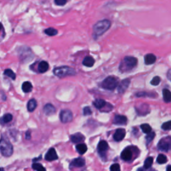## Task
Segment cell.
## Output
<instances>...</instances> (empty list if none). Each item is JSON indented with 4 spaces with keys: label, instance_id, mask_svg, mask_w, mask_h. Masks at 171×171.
Returning a JSON list of instances; mask_svg holds the SVG:
<instances>
[{
    "label": "cell",
    "instance_id": "1",
    "mask_svg": "<svg viewBox=\"0 0 171 171\" xmlns=\"http://www.w3.org/2000/svg\"><path fill=\"white\" fill-rule=\"evenodd\" d=\"M111 27V21L109 19H103L98 21L93 27V34L96 38L102 36Z\"/></svg>",
    "mask_w": 171,
    "mask_h": 171
},
{
    "label": "cell",
    "instance_id": "2",
    "mask_svg": "<svg viewBox=\"0 0 171 171\" xmlns=\"http://www.w3.org/2000/svg\"><path fill=\"white\" fill-rule=\"evenodd\" d=\"M138 60L136 58L133 56H126L122 60L120 65V71L122 72H125L136 67Z\"/></svg>",
    "mask_w": 171,
    "mask_h": 171
},
{
    "label": "cell",
    "instance_id": "3",
    "mask_svg": "<svg viewBox=\"0 0 171 171\" xmlns=\"http://www.w3.org/2000/svg\"><path fill=\"white\" fill-rule=\"evenodd\" d=\"M0 152L5 157L11 156L13 154V148L9 140L1 138L0 140Z\"/></svg>",
    "mask_w": 171,
    "mask_h": 171
},
{
    "label": "cell",
    "instance_id": "4",
    "mask_svg": "<svg viewBox=\"0 0 171 171\" xmlns=\"http://www.w3.org/2000/svg\"><path fill=\"white\" fill-rule=\"evenodd\" d=\"M54 74L58 78H64L70 76L76 75L75 70L69 66H61L56 68L54 70Z\"/></svg>",
    "mask_w": 171,
    "mask_h": 171
},
{
    "label": "cell",
    "instance_id": "5",
    "mask_svg": "<svg viewBox=\"0 0 171 171\" xmlns=\"http://www.w3.org/2000/svg\"><path fill=\"white\" fill-rule=\"evenodd\" d=\"M118 85V80L113 76H108L101 83V87L105 90H113Z\"/></svg>",
    "mask_w": 171,
    "mask_h": 171
},
{
    "label": "cell",
    "instance_id": "6",
    "mask_svg": "<svg viewBox=\"0 0 171 171\" xmlns=\"http://www.w3.org/2000/svg\"><path fill=\"white\" fill-rule=\"evenodd\" d=\"M170 137H168L160 140V141H159L157 147H158V149L159 150L163 151V152H168L169 150L170 149Z\"/></svg>",
    "mask_w": 171,
    "mask_h": 171
},
{
    "label": "cell",
    "instance_id": "7",
    "mask_svg": "<svg viewBox=\"0 0 171 171\" xmlns=\"http://www.w3.org/2000/svg\"><path fill=\"white\" fill-rule=\"evenodd\" d=\"M60 120L63 123H68L72 120L73 115L70 110H62L60 114Z\"/></svg>",
    "mask_w": 171,
    "mask_h": 171
},
{
    "label": "cell",
    "instance_id": "8",
    "mask_svg": "<svg viewBox=\"0 0 171 171\" xmlns=\"http://www.w3.org/2000/svg\"><path fill=\"white\" fill-rule=\"evenodd\" d=\"M126 136V131L122 128L116 130L114 135V140L116 142H120L124 139Z\"/></svg>",
    "mask_w": 171,
    "mask_h": 171
},
{
    "label": "cell",
    "instance_id": "9",
    "mask_svg": "<svg viewBox=\"0 0 171 171\" xmlns=\"http://www.w3.org/2000/svg\"><path fill=\"white\" fill-rule=\"evenodd\" d=\"M58 158V156L57 155V153H56V150L53 148H50L49 150L48 151V152L46 153L45 156V159L48 161H53L57 160Z\"/></svg>",
    "mask_w": 171,
    "mask_h": 171
},
{
    "label": "cell",
    "instance_id": "10",
    "mask_svg": "<svg viewBox=\"0 0 171 171\" xmlns=\"http://www.w3.org/2000/svg\"><path fill=\"white\" fill-rule=\"evenodd\" d=\"M121 158L123 160L129 161L133 158V151L130 148H126L121 153Z\"/></svg>",
    "mask_w": 171,
    "mask_h": 171
},
{
    "label": "cell",
    "instance_id": "11",
    "mask_svg": "<svg viewBox=\"0 0 171 171\" xmlns=\"http://www.w3.org/2000/svg\"><path fill=\"white\" fill-rule=\"evenodd\" d=\"M131 80L129 79H125L123 81H122L119 85H118V91L120 94H122L126 90V89L129 86Z\"/></svg>",
    "mask_w": 171,
    "mask_h": 171
},
{
    "label": "cell",
    "instance_id": "12",
    "mask_svg": "<svg viewBox=\"0 0 171 171\" xmlns=\"http://www.w3.org/2000/svg\"><path fill=\"white\" fill-rule=\"evenodd\" d=\"M108 149V144L105 141H102L99 142L98 145V151L101 156H104L105 152Z\"/></svg>",
    "mask_w": 171,
    "mask_h": 171
},
{
    "label": "cell",
    "instance_id": "13",
    "mask_svg": "<svg viewBox=\"0 0 171 171\" xmlns=\"http://www.w3.org/2000/svg\"><path fill=\"white\" fill-rule=\"evenodd\" d=\"M127 118L123 115H116L114 118L113 123L116 125H125L127 123Z\"/></svg>",
    "mask_w": 171,
    "mask_h": 171
},
{
    "label": "cell",
    "instance_id": "14",
    "mask_svg": "<svg viewBox=\"0 0 171 171\" xmlns=\"http://www.w3.org/2000/svg\"><path fill=\"white\" fill-rule=\"evenodd\" d=\"M85 162L84 159L82 158H77L72 161L70 165V168H72L73 167H82L85 165Z\"/></svg>",
    "mask_w": 171,
    "mask_h": 171
},
{
    "label": "cell",
    "instance_id": "15",
    "mask_svg": "<svg viewBox=\"0 0 171 171\" xmlns=\"http://www.w3.org/2000/svg\"><path fill=\"white\" fill-rule=\"evenodd\" d=\"M70 140L73 143H80L84 141L85 137L82 133H76L71 136Z\"/></svg>",
    "mask_w": 171,
    "mask_h": 171
},
{
    "label": "cell",
    "instance_id": "16",
    "mask_svg": "<svg viewBox=\"0 0 171 171\" xmlns=\"http://www.w3.org/2000/svg\"><path fill=\"white\" fill-rule=\"evenodd\" d=\"M44 112L47 116L53 115L56 113V108L51 104H47L44 107Z\"/></svg>",
    "mask_w": 171,
    "mask_h": 171
},
{
    "label": "cell",
    "instance_id": "17",
    "mask_svg": "<svg viewBox=\"0 0 171 171\" xmlns=\"http://www.w3.org/2000/svg\"><path fill=\"white\" fill-rule=\"evenodd\" d=\"M48 69H49V64H48L47 62L42 61L38 64V70L39 72L44 73L46 72H47Z\"/></svg>",
    "mask_w": 171,
    "mask_h": 171
},
{
    "label": "cell",
    "instance_id": "18",
    "mask_svg": "<svg viewBox=\"0 0 171 171\" xmlns=\"http://www.w3.org/2000/svg\"><path fill=\"white\" fill-rule=\"evenodd\" d=\"M156 56L152 54H147L144 57V62L146 65H151V64H153L156 62Z\"/></svg>",
    "mask_w": 171,
    "mask_h": 171
},
{
    "label": "cell",
    "instance_id": "19",
    "mask_svg": "<svg viewBox=\"0 0 171 171\" xmlns=\"http://www.w3.org/2000/svg\"><path fill=\"white\" fill-rule=\"evenodd\" d=\"M95 63L94 58L91 56H86L83 60V65L86 67H92Z\"/></svg>",
    "mask_w": 171,
    "mask_h": 171
},
{
    "label": "cell",
    "instance_id": "20",
    "mask_svg": "<svg viewBox=\"0 0 171 171\" xmlns=\"http://www.w3.org/2000/svg\"><path fill=\"white\" fill-rule=\"evenodd\" d=\"M37 107V102L35 99H31L30 100H29L27 105V108H28V110L29 112H34L35 109Z\"/></svg>",
    "mask_w": 171,
    "mask_h": 171
},
{
    "label": "cell",
    "instance_id": "21",
    "mask_svg": "<svg viewBox=\"0 0 171 171\" xmlns=\"http://www.w3.org/2000/svg\"><path fill=\"white\" fill-rule=\"evenodd\" d=\"M76 148L77 152H78L80 154H84V153L86 152L87 150H88V147H87L86 144L82 143L77 144L76 146Z\"/></svg>",
    "mask_w": 171,
    "mask_h": 171
},
{
    "label": "cell",
    "instance_id": "22",
    "mask_svg": "<svg viewBox=\"0 0 171 171\" xmlns=\"http://www.w3.org/2000/svg\"><path fill=\"white\" fill-rule=\"evenodd\" d=\"M106 101L102 100V99H97L94 102V105L96 108H98L99 110H101L102 108L106 106Z\"/></svg>",
    "mask_w": 171,
    "mask_h": 171
},
{
    "label": "cell",
    "instance_id": "23",
    "mask_svg": "<svg viewBox=\"0 0 171 171\" xmlns=\"http://www.w3.org/2000/svg\"><path fill=\"white\" fill-rule=\"evenodd\" d=\"M162 94H163V100L165 102L169 103L171 100V93L170 90L168 89H164L162 90Z\"/></svg>",
    "mask_w": 171,
    "mask_h": 171
},
{
    "label": "cell",
    "instance_id": "24",
    "mask_svg": "<svg viewBox=\"0 0 171 171\" xmlns=\"http://www.w3.org/2000/svg\"><path fill=\"white\" fill-rule=\"evenodd\" d=\"M21 88H22V90L24 91V92L28 93L32 90L33 86L30 82H25L23 83Z\"/></svg>",
    "mask_w": 171,
    "mask_h": 171
},
{
    "label": "cell",
    "instance_id": "25",
    "mask_svg": "<svg viewBox=\"0 0 171 171\" xmlns=\"http://www.w3.org/2000/svg\"><path fill=\"white\" fill-rule=\"evenodd\" d=\"M44 33L49 36H56V35L58 34V30L55 28H49L46 29L45 31H44Z\"/></svg>",
    "mask_w": 171,
    "mask_h": 171
},
{
    "label": "cell",
    "instance_id": "26",
    "mask_svg": "<svg viewBox=\"0 0 171 171\" xmlns=\"http://www.w3.org/2000/svg\"><path fill=\"white\" fill-rule=\"evenodd\" d=\"M153 164V158L152 157H148L146 159L144 163V168L145 169H148L151 167Z\"/></svg>",
    "mask_w": 171,
    "mask_h": 171
},
{
    "label": "cell",
    "instance_id": "27",
    "mask_svg": "<svg viewBox=\"0 0 171 171\" xmlns=\"http://www.w3.org/2000/svg\"><path fill=\"white\" fill-rule=\"evenodd\" d=\"M141 128L142 130V131L145 134H148L150 132L152 131V128L151 126L148 124H143L141 126Z\"/></svg>",
    "mask_w": 171,
    "mask_h": 171
},
{
    "label": "cell",
    "instance_id": "28",
    "mask_svg": "<svg viewBox=\"0 0 171 171\" xmlns=\"http://www.w3.org/2000/svg\"><path fill=\"white\" fill-rule=\"evenodd\" d=\"M157 162L158 163V164H164V163H166L167 162V158L166 156H165V155L162 154H159L158 157H157Z\"/></svg>",
    "mask_w": 171,
    "mask_h": 171
},
{
    "label": "cell",
    "instance_id": "29",
    "mask_svg": "<svg viewBox=\"0 0 171 171\" xmlns=\"http://www.w3.org/2000/svg\"><path fill=\"white\" fill-rule=\"evenodd\" d=\"M13 119V116L11 114H5L4 116L1 118V120H2V122L3 124H6L8 123V122H11Z\"/></svg>",
    "mask_w": 171,
    "mask_h": 171
},
{
    "label": "cell",
    "instance_id": "30",
    "mask_svg": "<svg viewBox=\"0 0 171 171\" xmlns=\"http://www.w3.org/2000/svg\"><path fill=\"white\" fill-rule=\"evenodd\" d=\"M4 74L6 76H8L9 78H11L12 80H15V78H16L15 74L10 69L5 70L4 71Z\"/></svg>",
    "mask_w": 171,
    "mask_h": 171
},
{
    "label": "cell",
    "instance_id": "31",
    "mask_svg": "<svg viewBox=\"0 0 171 171\" xmlns=\"http://www.w3.org/2000/svg\"><path fill=\"white\" fill-rule=\"evenodd\" d=\"M155 137V133L154 132H150L149 133L147 134V136L146 137V144H148L150 142H151Z\"/></svg>",
    "mask_w": 171,
    "mask_h": 171
},
{
    "label": "cell",
    "instance_id": "32",
    "mask_svg": "<svg viewBox=\"0 0 171 171\" xmlns=\"http://www.w3.org/2000/svg\"><path fill=\"white\" fill-rule=\"evenodd\" d=\"M32 168L35 170H38V171L46 170V168H44L42 164H40V163H34V164H33Z\"/></svg>",
    "mask_w": 171,
    "mask_h": 171
},
{
    "label": "cell",
    "instance_id": "33",
    "mask_svg": "<svg viewBox=\"0 0 171 171\" xmlns=\"http://www.w3.org/2000/svg\"><path fill=\"white\" fill-rule=\"evenodd\" d=\"M137 97H156V95L154 93H146V92H140L136 94Z\"/></svg>",
    "mask_w": 171,
    "mask_h": 171
},
{
    "label": "cell",
    "instance_id": "34",
    "mask_svg": "<svg viewBox=\"0 0 171 171\" xmlns=\"http://www.w3.org/2000/svg\"><path fill=\"white\" fill-rule=\"evenodd\" d=\"M160 78L159 76H155L152 78V80L150 82V84L153 85H158L160 82Z\"/></svg>",
    "mask_w": 171,
    "mask_h": 171
},
{
    "label": "cell",
    "instance_id": "35",
    "mask_svg": "<svg viewBox=\"0 0 171 171\" xmlns=\"http://www.w3.org/2000/svg\"><path fill=\"white\" fill-rule=\"evenodd\" d=\"M67 0H54V3L58 6H64L67 3Z\"/></svg>",
    "mask_w": 171,
    "mask_h": 171
},
{
    "label": "cell",
    "instance_id": "36",
    "mask_svg": "<svg viewBox=\"0 0 171 171\" xmlns=\"http://www.w3.org/2000/svg\"><path fill=\"white\" fill-rule=\"evenodd\" d=\"M162 128L164 131H169L170 129V121H168L162 124Z\"/></svg>",
    "mask_w": 171,
    "mask_h": 171
},
{
    "label": "cell",
    "instance_id": "37",
    "mask_svg": "<svg viewBox=\"0 0 171 171\" xmlns=\"http://www.w3.org/2000/svg\"><path fill=\"white\" fill-rule=\"evenodd\" d=\"M110 170L111 171H119L120 170V165L118 164H113L112 165H111V166H110Z\"/></svg>",
    "mask_w": 171,
    "mask_h": 171
},
{
    "label": "cell",
    "instance_id": "38",
    "mask_svg": "<svg viewBox=\"0 0 171 171\" xmlns=\"http://www.w3.org/2000/svg\"><path fill=\"white\" fill-rule=\"evenodd\" d=\"M92 114V110L90 109V107L86 106L84 108V116H88Z\"/></svg>",
    "mask_w": 171,
    "mask_h": 171
},
{
    "label": "cell",
    "instance_id": "39",
    "mask_svg": "<svg viewBox=\"0 0 171 171\" xmlns=\"http://www.w3.org/2000/svg\"><path fill=\"white\" fill-rule=\"evenodd\" d=\"M26 139L27 140H30V139H31V135H30V131L26 132Z\"/></svg>",
    "mask_w": 171,
    "mask_h": 171
},
{
    "label": "cell",
    "instance_id": "40",
    "mask_svg": "<svg viewBox=\"0 0 171 171\" xmlns=\"http://www.w3.org/2000/svg\"><path fill=\"white\" fill-rule=\"evenodd\" d=\"M170 70H168V78L169 80H170Z\"/></svg>",
    "mask_w": 171,
    "mask_h": 171
},
{
    "label": "cell",
    "instance_id": "41",
    "mask_svg": "<svg viewBox=\"0 0 171 171\" xmlns=\"http://www.w3.org/2000/svg\"><path fill=\"white\" fill-rule=\"evenodd\" d=\"M170 165H168V166H167V168H166V170L168 171L169 170H170Z\"/></svg>",
    "mask_w": 171,
    "mask_h": 171
},
{
    "label": "cell",
    "instance_id": "42",
    "mask_svg": "<svg viewBox=\"0 0 171 171\" xmlns=\"http://www.w3.org/2000/svg\"><path fill=\"white\" fill-rule=\"evenodd\" d=\"M1 28H2V25H1V23H0V30H1Z\"/></svg>",
    "mask_w": 171,
    "mask_h": 171
},
{
    "label": "cell",
    "instance_id": "43",
    "mask_svg": "<svg viewBox=\"0 0 171 171\" xmlns=\"http://www.w3.org/2000/svg\"><path fill=\"white\" fill-rule=\"evenodd\" d=\"M0 170H3V168H0Z\"/></svg>",
    "mask_w": 171,
    "mask_h": 171
}]
</instances>
